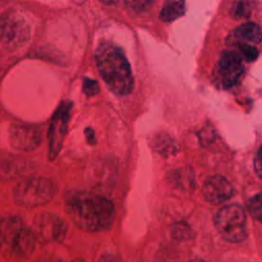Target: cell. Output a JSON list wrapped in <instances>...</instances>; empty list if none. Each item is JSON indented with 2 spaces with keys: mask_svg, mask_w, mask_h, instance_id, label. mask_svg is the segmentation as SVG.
Instances as JSON below:
<instances>
[{
  "mask_svg": "<svg viewBox=\"0 0 262 262\" xmlns=\"http://www.w3.org/2000/svg\"><path fill=\"white\" fill-rule=\"evenodd\" d=\"M4 36H5V20H4V16L0 15V42L4 41Z\"/></svg>",
  "mask_w": 262,
  "mask_h": 262,
  "instance_id": "603a6c76",
  "label": "cell"
},
{
  "mask_svg": "<svg viewBox=\"0 0 262 262\" xmlns=\"http://www.w3.org/2000/svg\"><path fill=\"white\" fill-rule=\"evenodd\" d=\"M185 12V4L183 2H168L163 6L160 19L163 22L170 23L180 18Z\"/></svg>",
  "mask_w": 262,
  "mask_h": 262,
  "instance_id": "4fadbf2b",
  "label": "cell"
},
{
  "mask_svg": "<svg viewBox=\"0 0 262 262\" xmlns=\"http://www.w3.org/2000/svg\"><path fill=\"white\" fill-rule=\"evenodd\" d=\"M254 168L259 177H261V149H258L257 155L254 159Z\"/></svg>",
  "mask_w": 262,
  "mask_h": 262,
  "instance_id": "44dd1931",
  "label": "cell"
},
{
  "mask_svg": "<svg viewBox=\"0 0 262 262\" xmlns=\"http://www.w3.org/2000/svg\"><path fill=\"white\" fill-rule=\"evenodd\" d=\"M19 164L13 159H0V179H8L18 175Z\"/></svg>",
  "mask_w": 262,
  "mask_h": 262,
  "instance_id": "5bb4252c",
  "label": "cell"
},
{
  "mask_svg": "<svg viewBox=\"0 0 262 262\" xmlns=\"http://www.w3.org/2000/svg\"><path fill=\"white\" fill-rule=\"evenodd\" d=\"M36 238L32 228L15 214L0 217V252L8 257L27 258L36 248Z\"/></svg>",
  "mask_w": 262,
  "mask_h": 262,
  "instance_id": "3957f363",
  "label": "cell"
},
{
  "mask_svg": "<svg viewBox=\"0 0 262 262\" xmlns=\"http://www.w3.org/2000/svg\"><path fill=\"white\" fill-rule=\"evenodd\" d=\"M191 231L186 224L177 223L172 228V236L176 240L180 241H187L191 238Z\"/></svg>",
  "mask_w": 262,
  "mask_h": 262,
  "instance_id": "2e32d148",
  "label": "cell"
},
{
  "mask_svg": "<svg viewBox=\"0 0 262 262\" xmlns=\"http://www.w3.org/2000/svg\"><path fill=\"white\" fill-rule=\"evenodd\" d=\"M72 262H84V261L81 260V259H76V260H74V261H72Z\"/></svg>",
  "mask_w": 262,
  "mask_h": 262,
  "instance_id": "d4e9b609",
  "label": "cell"
},
{
  "mask_svg": "<svg viewBox=\"0 0 262 262\" xmlns=\"http://www.w3.org/2000/svg\"><path fill=\"white\" fill-rule=\"evenodd\" d=\"M248 209L251 214V216L256 219L257 221H261V215H262V210H261V194L258 193L249 201L248 204Z\"/></svg>",
  "mask_w": 262,
  "mask_h": 262,
  "instance_id": "e0dca14e",
  "label": "cell"
},
{
  "mask_svg": "<svg viewBox=\"0 0 262 262\" xmlns=\"http://www.w3.org/2000/svg\"><path fill=\"white\" fill-rule=\"evenodd\" d=\"M86 137H87V140H88V143L90 145H94L95 144V139H94V133L92 129H86Z\"/></svg>",
  "mask_w": 262,
  "mask_h": 262,
  "instance_id": "7402d4cb",
  "label": "cell"
},
{
  "mask_svg": "<svg viewBox=\"0 0 262 262\" xmlns=\"http://www.w3.org/2000/svg\"><path fill=\"white\" fill-rule=\"evenodd\" d=\"M5 36L4 41L11 48H17L30 38V26L26 19L17 12H10L4 16Z\"/></svg>",
  "mask_w": 262,
  "mask_h": 262,
  "instance_id": "9c48e42d",
  "label": "cell"
},
{
  "mask_svg": "<svg viewBox=\"0 0 262 262\" xmlns=\"http://www.w3.org/2000/svg\"><path fill=\"white\" fill-rule=\"evenodd\" d=\"M32 231L37 242L42 244L60 243L67 234V225L58 216L45 212L35 217Z\"/></svg>",
  "mask_w": 262,
  "mask_h": 262,
  "instance_id": "8992f818",
  "label": "cell"
},
{
  "mask_svg": "<svg viewBox=\"0 0 262 262\" xmlns=\"http://www.w3.org/2000/svg\"><path fill=\"white\" fill-rule=\"evenodd\" d=\"M189 262H207V261L202 260V259H193V260H191V261H189Z\"/></svg>",
  "mask_w": 262,
  "mask_h": 262,
  "instance_id": "cb8c5ba5",
  "label": "cell"
},
{
  "mask_svg": "<svg viewBox=\"0 0 262 262\" xmlns=\"http://www.w3.org/2000/svg\"><path fill=\"white\" fill-rule=\"evenodd\" d=\"M202 191L205 200L212 205H219L228 201L235 192L232 183L220 175L209 177L205 181Z\"/></svg>",
  "mask_w": 262,
  "mask_h": 262,
  "instance_id": "8fae6325",
  "label": "cell"
},
{
  "mask_svg": "<svg viewBox=\"0 0 262 262\" xmlns=\"http://www.w3.org/2000/svg\"><path fill=\"white\" fill-rule=\"evenodd\" d=\"M98 262H123L120 256L113 253H105L101 256Z\"/></svg>",
  "mask_w": 262,
  "mask_h": 262,
  "instance_id": "ffe728a7",
  "label": "cell"
},
{
  "mask_svg": "<svg viewBox=\"0 0 262 262\" xmlns=\"http://www.w3.org/2000/svg\"><path fill=\"white\" fill-rule=\"evenodd\" d=\"M252 3L248 2H238L236 3L233 8L231 15L235 19H245L248 18L252 11Z\"/></svg>",
  "mask_w": 262,
  "mask_h": 262,
  "instance_id": "9a60e30c",
  "label": "cell"
},
{
  "mask_svg": "<svg viewBox=\"0 0 262 262\" xmlns=\"http://www.w3.org/2000/svg\"><path fill=\"white\" fill-rule=\"evenodd\" d=\"M9 140L15 150L29 152L39 147L41 143V133L35 126L13 124L9 131Z\"/></svg>",
  "mask_w": 262,
  "mask_h": 262,
  "instance_id": "30bf717a",
  "label": "cell"
},
{
  "mask_svg": "<svg viewBox=\"0 0 262 262\" xmlns=\"http://www.w3.org/2000/svg\"><path fill=\"white\" fill-rule=\"evenodd\" d=\"M245 72L243 59L235 50L222 52L215 69V77L222 88H231L238 84Z\"/></svg>",
  "mask_w": 262,
  "mask_h": 262,
  "instance_id": "52a82bcc",
  "label": "cell"
},
{
  "mask_svg": "<svg viewBox=\"0 0 262 262\" xmlns=\"http://www.w3.org/2000/svg\"><path fill=\"white\" fill-rule=\"evenodd\" d=\"M56 192L55 184L45 177H30L14 189L15 202L22 207H37L49 203Z\"/></svg>",
  "mask_w": 262,
  "mask_h": 262,
  "instance_id": "277c9868",
  "label": "cell"
},
{
  "mask_svg": "<svg viewBox=\"0 0 262 262\" xmlns=\"http://www.w3.org/2000/svg\"><path fill=\"white\" fill-rule=\"evenodd\" d=\"M235 36L245 44H258L261 40V29L257 24L246 23L235 31Z\"/></svg>",
  "mask_w": 262,
  "mask_h": 262,
  "instance_id": "7c38bea8",
  "label": "cell"
},
{
  "mask_svg": "<svg viewBox=\"0 0 262 262\" xmlns=\"http://www.w3.org/2000/svg\"><path fill=\"white\" fill-rule=\"evenodd\" d=\"M83 91L87 96H94L100 91V86L95 80L85 78L83 82Z\"/></svg>",
  "mask_w": 262,
  "mask_h": 262,
  "instance_id": "d6986e66",
  "label": "cell"
},
{
  "mask_svg": "<svg viewBox=\"0 0 262 262\" xmlns=\"http://www.w3.org/2000/svg\"><path fill=\"white\" fill-rule=\"evenodd\" d=\"M72 105L70 103H64L54 113L50 128H49V157L53 160L59 153L63 139L67 134L68 123L70 120V112Z\"/></svg>",
  "mask_w": 262,
  "mask_h": 262,
  "instance_id": "ba28073f",
  "label": "cell"
},
{
  "mask_svg": "<svg viewBox=\"0 0 262 262\" xmlns=\"http://www.w3.org/2000/svg\"><path fill=\"white\" fill-rule=\"evenodd\" d=\"M64 203L71 220L83 231L105 232L115 221V207L104 196L87 191H72L66 195Z\"/></svg>",
  "mask_w": 262,
  "mask_h": 262,
  "instance_id": "6da1fadb",
  "label": "cell"
},
{
  "mask_svg": "<svg viewBox=\"0 0 262 262\" xmlns=\"http://www.w3.org/2000/svg\"><path fill=\"white\" fill-rule=\"evenodd\" d=\"M98 72L111 91L120 96L133 92L135 78L123 50L116 44L104 41L95 50Z\"/></svg>",
  "mask_w": 262,
  "mask_h": 262,
  "instance_id": "7a4b0ae2",
  "label": "cell"
},
{
  "mask_svg": "<svg viewBox=\"0 0 262 262\" xmlns=\"http://www.w3.org/2000/svg\"><path fill=\"white\" fill-rule=\"evenodd\" d=\"M215 227L227 242L241 243L248 236L247 216L242 206L232 204L222 207L215 215Z\"/></svg>",
  "mask_w": 262,
  "mask_h": 262,
  "instance_id": "5b68a950",
  "label": "cell"
},
{
  "mask_svg": "<svg viewBox=\"0 0 262 262\" xmlns=\"http://www.w3.org/2000/svg\"><path fill=\"white\" fill-rule=\"evenodd\" d=\"M239 47H240V52L246 61H253L257 58L258 50L253 45L240 43Z\"/></svg>",
  "mask_w": 262,
  "mask_h": 262,
  "instance_id": "ac0fdd59",
  "label": "cell"
}]
</instances>
